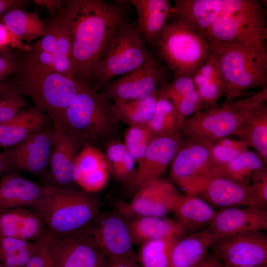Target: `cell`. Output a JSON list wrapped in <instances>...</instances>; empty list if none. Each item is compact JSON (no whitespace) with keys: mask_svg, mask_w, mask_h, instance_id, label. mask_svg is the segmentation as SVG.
<instances>
[{"mask_svg":"<svg viewBox=\"0 0 267 267\" xmlns=\"http://www.w3.org/2000/svg\"><path fill=\"white\" fill-rule=\"evenodd\" d=\"M127 1L65 0L71 30L74 79L90 85L93 70L117 28L126 20Z\"/></svg>","mask_w":267,"mask_h":267,"instance_id":"1","label":"cell"},{"mask_svg":"<svg viewBox=\"0 0 267 267\" xmlns=\"http://www.w3.org/2000/svg\"><path fill=\"white\" fill-rule=\"evenodd\" d=\"M10 89L28 96L34 108L57 123L83 85L37 62L28 50L16 73L6 82Z\"/></svg>","mask_w":267,"mask_h":267,"instance_id":"2","label":"cell"},{"mask_svg":"<svg viewBox=\"0 0 267 267\" xmlns=\"http://www.w3.org/2000/svg\"><path fill=\"white\" fill-rule=\"evenodd\" d=\"M267 14L261 1L224 0L205 37L212 48L236 44L267 53Z\"/></svg>","mask_w":267,"mask_h":267,"instance_id":"3","label":"cell"},{"mask_svg":"<svg viewBox=\"0 0 267 267\" xmlns=\"http://www.w3.org/2000/svg\"><path fill=\"white\" fill-rule=\"evenodd\" d=\"M29 208L41 219L49 233L63 236L87 227L99 213V203L93 193L50 186L45 198Z\"/></svg>","mask_w":267,"mask_h":267,"instance_id":"4","label":"cell"},{"mask_svg":"<svg viewBox=\"0 0 267 267\" xmlns=\"http://www.w3.org/2000/svg\"><path fill=\"white\" fill-rule=\"evenodd\" d=\"M109 99L83 85L58 123L83 146H96L112 133L118 123ZM97 147V146H96Z\"/></svg>","mask_w":267,"mask_h":267,"instance_id":"5","label":"cell"},{"mask_svg":"<svg viewBox=\"0 0 267 267\" xmlns=\"http://www.w3.org/2000/svg\"><path fill=\"white\" fill-rule=\"evenodd\" d=\"M226 100L240 98L248 91L267 87V53L236 45L212 48Z\"/></svg>","mask_w":267,"mask_h":267,"instance_id":"6","label":"cell"},{"mask_svg":"<svg viewBox=\"0 0 267 267\" xmlns=\"http://www.w3.org/2000/svg\"><path fill=\"white\" fill-rule=\"evenodd\" d=\"M155 50L173 73L174 78L192 77L212 53L205 36L172 21L166 23Z\"/></svg>","mask_w":267,"mask_h":267,"instance_id":"7","label":"cell"},{"mask_svg":"<svg viewBox=\"0 0 267 267\" xmlns=\"http://www.w3.org/2000/svg\"><path fill=\"white\" fill-rule=\"evenodd\" d=\"M136 23L123 22L116 30L107 48L95 67L92 88L98 91L116 77L124 75L145 62L150 55Z\"/></svg>","mask_w":267,"mask_h":267,"instance_id":"8","label":"cell"},{"mask_svg":"<svg viewBox=\"0 0 267 267\" xmlns=\"http://www.w3.org/2000/svg\"><path fill=\"white\" fill-rule=\"evenodd\" d=\"M212 143L183 137L181 145L171 163V175L185 194L196 195L213 176L216 163Z\"/></svg>","mask_w":267,"mask_h":267,"instance_id":"9","label":"cell"},{"mask_svg":"<svg viewBox=\"0 0 267 267\" xmlns=\"http://www.w3.org/2000/svg\"><path fill=\"white\" fill-rule=\"evenodd\" d=\"M169 71L151 51L142 64L111 81L100 93L113 101L145 98L170 83Z\"/></svg>","mask_w":267,"mask_h":267,"instance_id":"10","label":"cell"},{"mask_svg":"<svg viewBox=\"0 0 267 267\" xmlns=\"http://www.w3.org/2000/svg\"><path fill=\"white\" fill-rule=\"evenodd\" d=\"M242 118L233 101L206 108L185 120L179 128L183 137L213 143L233 136Z\"/></svg>","mask_w":267,"mask_h":267,"instance_id":"11","label":"cell"},{"mask_svg":"<svg viewBox=\"0 0 267 267\" xmlns=\"http://www.w3.org/2000/svg\"><path fill=\"white\" fill-rule=\"evenodd\" d=\"M209 250L225 266L258 267L267 264V237L262 230L214 238Z\"/></svg>","mask_w":267,"mask_h":267,"instance_id":"12","label":"cell"},{"mask_svg":"<svg viewBox=\"0 0 267 267\" xmlns=\"http://www.w3.org/2000/svg\"><path fill=\"white\" fill-rule=\"evenodd\" d=\"M55 267H108L107 259L85 228L63 236L48 232Z\"/></svg>","mask_w":267,"mask_h":267,"instance_id":"13","label":"cell"},{"mask_svg":"<svg viewBox=\"0 0 267 267\" xmlns=\"http://www.w3.org/2000/svg\"><path fill=\"white\" fill-rule=\"evenodd\" d=\"M53 127L50 125L33 134L7 150L11 172L36 176L46 185L49 172Z\"/></svg>","mask_w":267,"mask_h":267,"instance_id":"14","label":"cell"},{"mask_svg":"<svg viewBox=\"0 0 267 267\" xmlns=\"http://www.w3.org/2000/svg\"><path fill=\"white\" fill-rule=\"evenodd\" d=\"M85 229L107 259L136 258L127 220L118 212L98 213Z\"/></svg>","mask_w":267,"mask_h":267,"instance_id":"15","label":"cell"},{"mask_svg":"<svg viewBox=\"0 0 267 267\" xmlns=\"http://www.w3.org/2000/svg\"><path fill=\"white\" fill-rule=\"evenodd\" d=\"M242 118L234 134L245 141L267 163V87L233 101Z\"/></svg>","mask_w":267,"mask_h":267,"instance_id":"16","label":"cell"},{"mask_svg":"<svg viewBox=\"0 0 267 267\" xmlns=\"http://www.w3.org/2000/svg\"><path fill=\"white\" fill-rule=\"evenodd\" d=\"M179 194L171 183L159 178L140 187L130 202H117V212L128 219L143 216L166 217L172 212Z\"/></svg>","mask_w":267,"mask_h":267,"instance_id":"17","label":"cell"},{"mask_svg":"<svg viewBox=\"0 0 267 267\" xmlns=\"http://www.w3.org/2000/svg\"><path fill=\"white\" fill-rule=\"evenodd\" d=\"M53 138L46 185L72 188L80 176L75 160L82 144L59 126L53 125Z\"/></svg>","mask_w":267,"mask_h":267,"instance_id":"18","label":"cell"},{"mask_svg":"<svg viewBox=\"0 0 267 267\" xmlns=\"http://www.w3.org/2000/svg\"><path fill=\"white\" fill-rule=\"evenodd\" d=\"M182 140L179 131L153 136L142 158L137 164L135 175L130 183L132 188L137 191L148 182L159 179L172 163Z\"/></svg>","mask_w":267,"mask_h":267,"instance_id":"19","label":"cell"},{"mask_svg":"<svg viewBox=\"0 0 267 267\" xmlns=\"http://www.w3.org/2000/svg\"><path fill=\"white\" fill-rule=\"evenodd\" d=\"M267 229V210L246 206L216 210L211 223L205 229L213 238H217Z\"/></svg>","mask_w":267,"mask_h":267,"instance_id":"20","label":"cell"},{"mask_svg":"<svg viewBox=\"0 0 267 267\" xmlns=\"http://www.w3.org/2000/svg\"><path fill=\"white\" fill-rule=\"evenodd\" d=\"M224 2V0H176L168 21L205 36L220 15Z\"/></svg>","mask_w":267,"mask_h":267,"instance_id":"21","label":"cell"},{"mask_svg":"<svg viewBox=\"0 0 267 267\" xmlns=\"http://www.w3.org/2000/svg\"><path fill=\"white\" fill-rule=\"evenodd\" d=\"M50 186L26 178L17 172L0 178V211L15 208H30L46 196Z\"/></svg>","mask_w":267,"mask_h":267,"instance_id":"22","label":"cell"},{"mask_svg":"<svg viewBox=\"0 0 267 267\" xmlns=\"http://www.w3.org/2000/svg\"><path fill=\"white\" fill-rule=\"evenodd\" d=\"M48 233L43 221L29 208L0 211V235L37 241L44 239Z\"/></svg>","mask_w":267,"mask_h":267,"instance_id":"23","label":"cell"},{"mask_svg":"<svg viewBox=\"0 0 267 267\" xmlns=\"http://www.w3.org/2000/svg\"><path fill=\"white\" fill-rule=\"evenodd\" d=\"M249 184L236 182L222 176H213L200 188L195 195L211 206L222 208L247 206Z\"/></svg>","mask_w":267,"mask_h":267,"instance_id":"24","label":"cell"},{"mask_svg":"<svg viewBox=\"0 0 267 267\" xmlns=\"http://www.w3.org/2000/svg\"><path fill=\"white\" fill-rule=\"evenodd\" d=\"M135 8L137 29L144 40L155 50L159 37L168 21L173 4L169 0H129Z\"/></svg>","mask_w":267,"mask_h":267,"instance_id":"25","label":"cell"},{"mask_svg":"<svg viewBox=\"0 0 267 267\" xmlns=\"http://www.w3.org/2000/svg\"><path fill=\"white\" fill-rule=\"evenodd\" d=\"M49 116L35 108L20 111L10 121L0 124V147L15 146L50 125Z\"/></svg>","mask_w":267,"mask_h":267,"instance_id":"26","label":"cell"},{"mask_svg":"<svg viewBox=\"0 0 267 267\" xmlns=\"http://www.w3.org/2000/svg\"><path fill=\"white\" fill-rule=\"evenodd\" d=\"M172 212L178 221L188 232L206 229L211 223L216 210L207 202L195 195L179 194Z\"/></svg>","mask_w":267,"mask_h":267,"instance_id":"27","label":"cell"},{"mask_svg":"<svg viewBox=\"0 0 267 267\" xmlns=\"http://www.w3.org/2000/svg\"><path fill=\"white\" fill-rule=\"evenodd\" d=\"M134 244L170 237H180L188 233L177 221L166 217L143 216L127 220Z\"/></svg>","mask_w":267,"mask_h":267,"instance_id":"28","label":"cell"},{"mask_svg":"<svg viewBox=\"0 0 267 267\" xmlns=\"http://www.w3.org/2000/svg\"><path fill=\"white\" fill-rule=\"evenodd\" d=\"M213 238L205 229L181 236L173 246L168 267H196L209 251Z\"/></svg>","mask_w":267,"mask_h":267,"instance_id":"29","label":"cell"},{"mask_svg":"<svg viewBox=\"0 0 267 267\" xmlns=\"http://www.w3.org/2000/svg\"><path fill=\"white\" fill-rule=\"evenodd\" d=\"M0 21L15 38L19 40L31 41L41 38L45 33L46 24L35 12L21 8L8 10Z\"/></svg>","mask_w":267,"mask_h":267,"instance_id":"30","label":"cell"},{"mask_svg":"<svg viewBox=\"0 0 267 267\" xmlns=\"http://www.w3.org/2000/svg\"><path fill=\"white\" fill-rule=\"evenodd\" d=\"M192 78L204 109L217 105L223 96V88L216 60L212 53Z\"/></svg>","mask_w":267,"mask_h":267,"instance_id":"31","label":"cell"},{"mask_svg":"<svg viewBox=\"0 0 267 267\" xmlns=\"http://www.w3.org/2000/svg\"><path fill=\"white\" fill-rule=\"evenodd\" d=\"M157 97L156 92L143 98L115 100L112 111L118 122L129 126L146 125L153 114Z\"/></svg>","mask_w":267,"mask_h":267,"instance_id":"32","label":"cell"},{"mask_svg":"<svg viewBox=\"0 0 267 267\" xmlns=\"http://www.w3.org/2000/svg\"><path fill=\"white\" fill-rule=\"evenodd\" d=\"M44 240L30 241L0 235V263L3 267H25Z\"/></svg>","mask_w":267,"mask_h":267,"instance_id":"33","label":"cell"},{"mask_svg":"<svg viewBox=\"0 0 267 267\" xmlns=\"http://www.w3.org/2000/svg\"><path fill=\"white\" fill-rule=\"evenodd\" d=\"M265 167L267 164L259 154L248 149L217 171L213 176H222L238 182L249 184L253 175Z\"/></svg>","mask_w":267,"mask_h":267,"instance_id":"34","label":"cell"},{"mask_svg":"<svg viewBox=\"0 0 267 267\" xmlns=\"http://www.w3.org/2000/svg\"><path fill=\"white\" fill-rule=\"evenodd\" d=\"M153 136L170 134L179 131L176 109L167 97L158 95L153 114L146 124Z\"/></svg>","mask_w":267,"mask_h":267,"instance_id":"35","label":"cell"},{"mask_svg":"<svg viewBox=\"0 0 267 267\" xmlns=\"http://www.w3.org/2000/svg\"><path fill=\"white\" fill-rule=\"evenodd\" d=\"M179 238L170 237L143 243L135 254L136 260L141 267H168L172 249Z\"/></svg>","mask_w":267,"mask_h":267,"instance_id":"36","label":"cell"},{"mask_svg":"<svg viewBox=\"0 0 267 267\" xmlns=\"http://www.w3.org/2000/svg\"><path fill=\"white\" fill-rule=\"evenodd\" d=\"M249 149L247 143L240 138L225 137L212 144V151L216 163L214 174Z\"/></svg>","mask_w":267,"mask_h":267,"instance_id":"37","label":"cell"},{"mask_svg":"<svg viewBox=\"0 0 267 267\" xmlns=\"http://www.w3.org/2000/svg\"><path fill=\"white\" fill-rule=\"evenodd\" d=\"M153 137L146 125L129 126L126 131L124 144L136 164L142 158Z\"/></svg>","mask_w":267,"mask_h":267,"instance_id":"38","label":"cell"},{"mask_svg":"<svg viewBox=\"0 0 267 267\" xmlns=\"http://www.w3.org/2000/svg\"><path fill=\"white\" fill-rule=\"evenodd\" d=\"M51 20L54 25L56 35L57 48L55 59L73 61L70 25L64 9L60 14L52 17Z\"/></svg>","mask_w":267,"mask_h":267,"instance_id":"39","label":"cell"},{"mask_svg":"<svg viewBox=\"0 0 267 267\" xmlns=\"http://www.w3.org/2000/svg\"><path fill=\"white\" fill-rule=\"evenodd\" d=\"M109 164L106 155L97 147L85 144L80 150L75 160V165L80 175Z\"/></svg>","mask_w":267,"mask_h":267,"instance_id":"40","label":"cell"},{"mask_svg":"<svg viewBox=\"0 0 267 267\" xmlns=\"http://www.w3.org/2000/svg\"><path fill=\"white\" fill-rule=\"evenodd\" d=\"M249 198L247 206L267 210V168L255 173L249 183Z\"/></svg>","mask_w":267,"mask_h":267,"instance_id":"41","label":"cell"},{"mask_svg":"<svg viewBox=\"0 0 267 267\" xmlns=\"http://www.w3.org/2000/svg\"><path fill=\"white\" fill-rule=\"evenodd\" d=\"M0 124H2L13 118L26 105L27 101L23 95L10 89L8 86L0 93Z\"/></svg>","mask_w":267,"mask_h":267,"instance_id":"42","label":"cell"},{"mask_svg":"<svg viewBox=\"0 0 267 267\" xmlns=\"http://www.w3.org/2000/svg\"><path fill=\"white\" fill-rule=\"evenodd\" d=\"M167 98L172 102L176 109L180 126L185 120L204 109L196 90L187 95Z\"/></svg>","mask_w":267,"mask_h":267,"instance_id":"43","label":"cell"},{"mask_svg":"<svg viewBox=\"0 0 267 267\" xmlns=\"http://www.w3.org/2000/svg\"><path fill=\"white\" fill-rule=\"evenodd\" d=\"M110 168L107 164L94 171L80 175L76 183L83 190L94 193L103 189L107 184Z\"/></svg>","mask_w":267,"mask_h":267,"instance_id":"44","label":"cell"},{"mask_svg":"<svg viewBox=\"0 0 267 267\" xmlns=\"http://www.w3.org/2000/svg\"><path fill=\"white\" fill-rule=\"evenodd\" d=\"M21 60V57L7 47L0 49V87L3 84V80L16 73Z\"/></svg>","mask_w":267,"mask_h":267,"instance_id":"45","label":"cell"},{"mask_svg":"<svg viewBox=\"0 0 267 267\" xmlns=\"http://www.w3.org/2000/svg\"><path fill=\"white\" fill-rule=\"evenodd\" d=\"M135 163L134 160L128 152L121 162L110 168V172L118 180L130 184L135 175Z\"/></svg>","mask_w":267,"mask_h":267,"instance_id":"46","label":"cell"},{"mask_svg":"<svg viewBox=\"0 0 267 267\" xmlns=\"http://www.w3.org/2000/svg\"><path fill=\"white\" fill-rule=\"evenodd\" d=\"M55 55L57 48L56 35L54 25L50 20L47 24L45 34L32 47Z\"/></svg>","mask_w":267,"mask_h":267,"instance_id":"47","label":"cell"},{"mask_svg":"<svg viewBox=\"0 0 267 267\" xmlns=\"http://www.w3.org/2000/svg\"><path fill=\"white\" fill-rule=\"evenodd\" d=\"M46 237L44 239L40 249L25 267H55L51 251L46 241Z\"/></svg>","mask_w":267,"mask_h":267,"instance_id":"48","label":"cell"},{"mask_svg":"<svg viewBox=\"0 0 267 267\" xmlns=\"http://www.w3.org/2000/svg\"><path fill=\"white\" fill-rule=\"evenodd\" d=\"M128 153L124 143L114 141L107 147L106 157L110 165L113 167L121 162Z\"/></svg>","mask_w":267,"mask_h":267,"instance_id":"49","label":"cell"},{"mask_svg":"<svg viewBox=\"0 0 267 267\" xmlns=\"http://www.w3.org/2000/svg\"><path fill=\"white\" fill-rule=\"evenodd\" d=\"M33 58L40 65L54 70L55 56L54 55L43 51L32 48L28 50Z\"/></svg>","mask_w":267,"mask_h":267,"instance_id":"50","label":"cell"},{"mask_svg":"<svg viewBox=\"0 0 267 267\" xmlns=\"http://www.w3.org/2000/svg\"><path fill=\"white\" fill-rule=\"evenodd\" d=\"M37 5L46 7L52 17L60 14L65 8V0H34Z\"/></svg>","mask_w":267,"mask_h":267,"instance_id":"51","label":"cell"},{"mask_svg":"<svg viewBox=\"0 0 267 267\" xmlns=\"http://www.w3.org/2000/svg\"><path fill=\"white\" fill-rule=\"evenodd\" d=\"M29 2L27 0H0V16L12 9H23L28 5Z\"/></svg>","mask_w":267,"mask_h":267,"instance_id":"52","label":"cell"},{"mask_svg":"<svg viewBox=\"0 0 267 267\" xmlns=\"http://www.w3.org/2000/svg\"><path fill=\"white\" fill-rule=\"evenodd\" d=\"M108 267H141L136 258L107 259Z\"/></svg>","mask_w":267,"mask_h":267,"instance_id":"53","label":"cell"},{"mask_svg":"<svg viewBox=\"0 0 267 267\" xmlns=\"http://www.w3.org/2000/svg\"><path fill=\"white\" fill-rule=\"evenodd\" d=\"M15 40V38L0 23V49L7 47L8 44H12Z\"/></svg>","mask_w":267,"mask_h":267,"instance_id":"54","label":"cell"},{"mask_svg":"<svg viewBox=\"0 0 267 267\" xmlns=\"http://www.w3.org/2000/svg\"><path fill=\"white\" fill-rule=\"evenodd\" d=\"M196 267H224V265L213 253L209 251Z\"/></svg>","mask_w":267,"mask_h":267,"instance_id":"55","label":"cell"},{"mask_svg":"<svg viewBox=\"0 0 267 267\" xmlns=\"http://www.w3.org/2000/svg\"><path fill=\"white\" fill-rule=\"evenodd\" d=\"M12 172L7 151L4 149L3 151L0 152V177Z\"/></svg>","mask_w":267,"mask_h":267,"instance_id":"56","label":"cell"},{"mask_svg":"<svg viewBox=\"0 0 267 267\" xmlns=\"http://www.w3.org/2000/svg\"><path fill=\"white\" fill-rule=\"evenodd\" d=\"M7 88V85L5 82H3L2 85L0 87V92Z\"/></svg>","mask_w":267,"mask_h":267,"instance_id":"57","label":"cell"},{"mask_svg":"<svg viewBox=\"0 0 267 267\" xmlns=\"http://www.w3.org/2000/svg\"><path fill=\"white\" fill-rule=\"evenodd\" d=\"M224 267H244V266H243V267H231V266H224Z\"/></svg>","mask_w":267,"mask_h":267,"instance_id":"58","label":"cell"},{"mask_svg":"<svg viewBox=\"0 0 267 267\" xmlns=\"http://www.w3.org/2000/svg\"><path fill=\"white\" fill-rule=\"evenodd\" d=\"M267 267V264L262 265V266H259V267Z\"/></svg>","mask_w":267,"mask_h":267,"instance_id":"59","label":"cell"},{"mask_svg":"<svg viewBox=\"0 0 267 267\" xmlns=\"http://www.w3.org/2000/svg\"><path fill=\"white\" fill-rule=\"evenodd\" d=\"M0 123H1V122H0Z\"/></svg>","mask_w":267,"mask_h":267,"instance_id":"60","label":"cell"},{"mask_svg":"<svg viewBox=\"0 0 267 267\" xmlns=\"http://www.w3.org/2000/svg\"><path fill=\"white\" fill-rule=\"evenodd\" d=\"M0 267H3L1 265L0 263Z\"/></svg>","mask_w":267,"mask_h":267,"instance_id":"61","label":"cell"}]
</instances>
